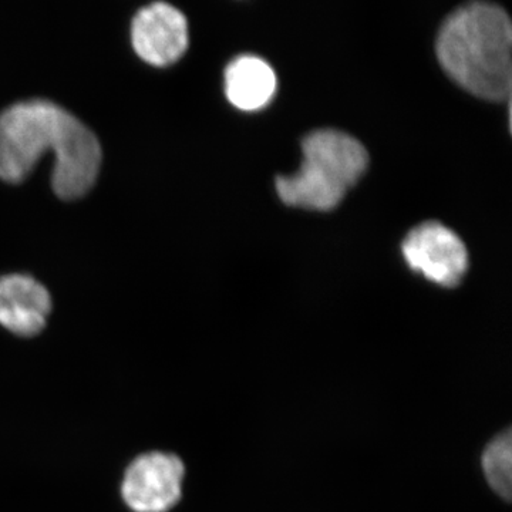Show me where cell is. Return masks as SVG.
Here are the masks:
<instances>
[{
	"mask_svg": "<svg viewBox=\"0 0 512 512\" xmlns=\"http://www.w3.org/2000/svg\"><path fill=\"white\" fill-rule=\"evenodd\" d=\"M56 156L53 190L62 200L83 197L96 183L101 165L99 140L73 114L50 101H25L0 114V178L18 184L42 154Z\"/></svg>",
	"mask_w": 512,
	"mask_h": 512,
	"instance_id": "cell-1",
	"label": "cell"
},
{
	"mask_svg": "<svg viewBox=\"0 0 512 512\" xmlns=\"http://www.w3.org/2000/svg\"><path fill=\"white\" fill-rule=\"evenodd\" d=\"M512 29L500 6L471 3L448 16L437 37L444 72L468 93L490 101L510 99Z\"/></svg>",
	"mask_w": 512,
	"mask_h": 512,
	"instance_id": "cell-2",
	"label": "cell"
},
{
	"mask_svg": "<svg viewBox=\"0 0 512 512\" xmlns=\"http://www.w3.org/2000/svg\"><path fill=\"white\" fill-rule=\"evenodd\" d=\"M298 173L276 178V192L289 207L330 211L366 173L369 154L362 143L338 130L313 131L302 141Z\"/></svg>",
	"mask_w": 512,
	"mask_h": 512,
	"instance_id": "cell-3",
	"label": "cell"
},
{
	"mask_svg": "<svg viewBox=\"0 0 512 512\" xmlns=\"http://www.w3.org/2000/svg\"><path fill=\"white\" fill-rule=\"evenodd\" d=\"M402 251L414 272L444 288L460 285L468 269V252L456 232L439 222H424L404 238Z\"/></svg>",
	"mask_w": 512,
	"mask_h": 512,
	"instance_id": "cell-4",
	"label": "cell"
},
{
	"mask_svg": "<svg viewBox=\"0 0 512 512\" xmlns=\"http://www.w3.org/2000/svg\"><path fill=\"white\" fill-rule=\"evenodd\" d=\"M184 473L174 454H144L127 468L121 494L133 511L167 512L181 500Z\"/></svg>",
	"mask_w": 512,
	"mask_h": 512,
	"instance_id": "cell-5",
	"label": "cell"
},
{
	"mask_svg": "<svg viewBox=\"0 0 512 512\" xmlns=\"http://www.w3.org/2000/svg\"><path fill=\"white\" fill-rule=\"evenodd\" d=\"M131 42L144 62L157 67L170 66L187 50V19L183 12L168 3H153L134 18Z\"/></svg>",
	"mask_w": 512,
	"mask_h": 512,
	"instance_id": "cell-6",
	"label": "cell"
},
{
	"mask_svg": "<svg viewBox=\"0 0 512 512\" xmlns=\"http://www.w3.org/2000/svg\"><path fill=\"white\" fill-rule=\"evenodd\" d=\"M52 299L32 276L0 278V325L19 336H35L46 326Z\"/></svg>",
	"mask_w": 512,
	"mask_h": 512,
	"instance_id": "cell-7",
	"label": "cell"
},
{
	"mask_svg": "<svg viewBox=\"0 0 512 512\" xmlns=\"http://www.w3.org/2000/svg\"><path fill=\"white\" fill-rule=\"evenodd\" d=\"M276 74L261 57L239 56L225 70V94L242 111L264 109L274 99Z\"/></svg>",
	"mask_w": 512,
	"mask_h": 512,
	"instance_id": "cell-8",
	"label": "cell"
},
{
	"mask_svg": "<svg viewBox=\"0 0 512 512\" xmlns=\"http://www.w3.org/2000/svg\"><path fill=\"white\" fill-rule=\"evenodd\" d=\"M485 480L498 497L510 501L512 490V443L510 430L498 434L487 447L483 458Z\"/></svg>",
	"mask_w": 512,
	"mask_h": 512,
	"instance_id": "cell-9",
	"label": "cell"
}]
</instances>
